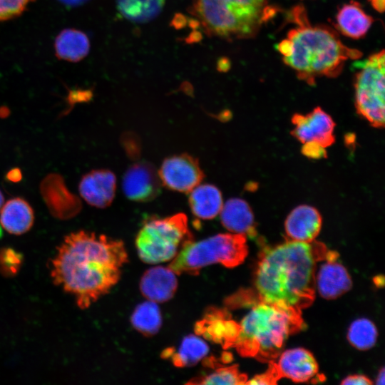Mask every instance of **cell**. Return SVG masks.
Returning <instances> with one entry per match:
<instances>
[{
    "label": "cell",
    "mask_w": 385,
    "mask_h": 385,
    "mask_svg": "<svg viewBox=\"0 0 385 385\" xmlns=\"http://www.w3.org/2000/svg\"><path fill=\"white\" fill-rule=\"evenodd\" d=\"M128 260L123 241L79 230L65 236L57 248L51 277L85 309L117 284Z\"/></svg>",
    "instance_id": "6da1fadb"
},
{
    "label": "cell",
    "mask_w": 385,
    "mask_h": 385,
    "mask_svg": "<svg viewBox=\"0 0 385 385\" xmlns=\"http://www.w3.org/2000/svg\"><path fill=\"white\" fill-rule=\"evenodd\" d=\"M328 250L324 244L287 240L264 249L255 273L260 301L298 311L315 296L317 264Z\"/></svg>",
    "instance_id": "7a4b0ae2"
},
{
    "label": "cell",
    "mask_w": 385,
    "mask_h": 385,
    "mask_svg": "<svg viewBox=\"0 0 385 385\" xmlns=\"http://www.w3.org/2000/svg\"><path fill=\"white\" fill-rule=\"evenodd\" d=\"M290 15L296 26L277 48L300 80L312 86L317 78L337 77L346 61L361 56L360 51L344 45L331 27L310 24L303 6L294 7Z\"/></svg>",
    "instance_id": "3957f363"
},
{
    "label": "cell",
    "mask_w": 385,
    "mask_h": 385,
    "mask_svg": "<svg viewBox=\"0 0 385 385\" xmlns=\"http://www.w3.org/2000/svg\"><path fill=\"white\" fill-rule=\"evenodd\" d=\"M301 311L260 301L244 316L234 344L240 354L259 360L278 356L287 339L302 326Z\"/></svg>",
    "instance_id": "277c9868"
},
{
    "label": "cell",
    "mask_w": 385,
    "mask_h": 385,
    "mask_svg": "<svg viewBox=\"0 0 385 385\" xmlns=\"http://www.w3.org/2000/svg\"><path fill=\"white\" fill-rule=\"evenodd\" d=\"M268 0H194L193 11L205 31L225 39L254 36L270 14Z\"/></svg>",
    "instance_id": "5b68a950"
},
{
    "label": "cell",
    "mask_w": 385,
    "mask_h": 385,
    "mask_svg": "<svg viewBox=\"0 0 385 385\" xmlns=\"http://www.w3.org/2000/svg\"><path fill=\"white\" fill-rule=\"evenodd\" d=\"M248 252L246 237L240 234H217L205 240L192 241L185 246L169 265L176 274L197 275L213 264L236 267L244 261Z\"/></svg>",
    "instance_id": "8992f818"
},
{
    "label": "cell",
    "mask_w": 385,
    "mask_h": 385,
    "mask_svg": "<svg viewBox=\"0 0 385 385\" xmlns=\"http://www.w3.org/2000/svg\"><path fill=\"white\" fill-rule=\"evenodd\" d=\"M192 241L187 216L177 213L146 220L136 236L135 247L143 262L158 264L173 259Z\"/></svg>",
    "instance_id": "52a82bcc"
},
{
    "label": "cell",
    "mask_w": 385,
    "mask_h": 385,
    "mask_svg": "<svg viewBox=\"0 0 385 385\" xmlns=\"http://www.w3.org/2000/svg\"><path fill=\"white\" fill-rule=\"evenodd\" d=\"M385 53L371 55L356 73L354 81L357 113L375 128L384 126Z\"/></svg>",
    "instance_id": "ba28073f"
},
{
    "label": "cell",
    "mask_w": 385,
    "mask_h": 385,
    "mask_svg": "<svg viewBox=\"0 0 385 385\" xmlns=\"http://www.w3.org/2000/svg\"><path fill=\"white\" fill-rule=\"evenodd\" d=\"M158 173L164 186L184 193H189L204 178L197 159L188 153L167 158Z\"/></svg>",
    "instance_id": "9c48e42d"
},
{
    "label": "cell",
    "mask_w": 385,
    "mask_h": 385,
    "mask_svg": "<svg viewBox=\"0 0 385 385\" xmlns=\"http://www.w3.org/2000/svg\"><path fill=\"white\" fill-rule=\"evenodd\" d=\"M292 123L294 125L292 135L303 144H314L326 148L334 142V122L319 107L307 115L294 114Z\"/></svg>",
    "instance_id": "30bf717a"
},
{
    "label": "cell",
    "mask_w": 385,
    "mask_h": 385,
    "mask_svg": "<svg viewBox=\"0 0 385 385\" xmlns=\"http://www.w3.org/2000/svg\"><path fill=\"white\" fill-rule=\"evenodd\" d=\"M196 335L202 337L224 349L233 346L240 332V324L225 309L208 307L194 327Z\"/></svg>",
    "instance_id": "8fae6325"
},
{
    "label": "cell",
    "mask_w": 385,
    "mask_h": 385,
    "mask_svg": "<svg viewBox=\"0 0 385 385\" xmlns=\"http://www.w3.org/2000/svg\"><path fill=\"white\" fill-rule=\"evenodd\" d=\"M161 181L155 167L140 161L128 168L123 177L125 195L130 200L145 202L155 199L161 191Z\"/></svg>",
    "instance_id": "7c38bea8"
},
{
    "label": "cell",
    "mask_w": 385,
    "mask_h": 385,
    "mask_svg": "<svg viewBox=\"0 0 385 385\" xmlns=\"http://www.w3.org/2000/svg\"><path fill=\"white\" fill-rule=\"evenodd\" d=\"M278 356L277 361L272 362L270 367L277 380L281 377L294 382H308L317 379L318 364L313 354L307 349L292 348Z\"/></svg>",
    "instance_id": "4fadbf2b"
},
{
    "label": "cell",
    "mask_w": 385,
    "mask_h": 385,
    "mask_svg": "<svg viewBox=\"0 0 385 385\" xmlns=\"http://www.w3.org/2000/svg\"><path fill=\"white\" fill-rule=\"evenodd\" d=\"M338 255L329 251L315 273V289L326 299H334L347 292L352 286L346 269L337 262Z\"/></svg>",
    "instance_id": "5bb4252c"
},
{
    "label": "cell",
    "mask_w": 385,
    "mask_h": 385,
    "mask_svg": "<svg viewBox=\"0 0 385 385\" xmlns=\"http://www.w3.org/2000/svg\"><path fill=\"white\" fill-rule=\"evenodd\" d=\"M115 189L116 178L106 169L90 171L82 177L78 185L83 199L97 208H106L112 203Z\"/></svg>",
    "instance_id": "9a60e30c"
},
{
    "label": "cell",
    "mask_w": 385,
    "mask_h": 385,
    "mask_svg": "<svg viewBox=\"0 0 385 385\" xmlns=\"http://www.w3.org/2000/svg\"><path fill=\"white\" fill-rule=\"evenodd\" d=\"M41 190L51 212L56 217L69 219L80 211V200L67 190L59 175H48L42 182Z\"/></svg>",
    "instance_id": "2e32d148"
},
{
    "label": "cell",
    "mask_w": 385,
    "mask_h": 385,
    "mask_svg": "<svg viewBox=\"0 0 385 385\" xmlns=\"http://www.w3.org/2000/svg\"><path fill=\"white\" fill-rule=\"evenodd\" d=\"M322 217L314 207L302 205L289 214L284 229L288 240L311 242L314 240L322 227Z\"/></svg>",
    "instance_id": "e0dca14e"
},
{
    "label": "cell",
    "mask_w": 385,
    "mask_h": 385,
    "mask_svg": "<svg viewBox=\"0 0 385 385\" xmlns=\"http://www.w3.org/2000/svg\"><path fill=\"white\" fill-rule=\"evenodd\" d=\"M175 274L169 267L155 266L149 268L141 277L140 292L147 299L156 303L170 300L178 287Z\"/></svg>",
    "instance_id": "ac0fdd59"
},
{
    "label": "cell",
    "mask_w": 385,
    "mask_h": 385,
    "mask_svg": "<svg viewBox=\"0 0 385 385\" xmlns=\"http://www.w3.org/2000/svg\"><path fill=\"white\" fill-rule=\"evenodd\" d=\"M222 225L230 232L254 237L256 235L254 215L250 205L240 198L229 199L220 211Z\"/></svg>",
    "instance_id": "d6986e66"
},
{
    "label": "cell",
    "mask_w": 385,
    "mask_h": 385,
    "mask_svg": "<svg viewBox=\"0 0 385 385\" xmlns=\"http://www.w3.org/2000/svg\"><path fill=\"white\" fill-rule=\"evenodd\" d=\"M34 222V210L21 197L10 199L0 210V224L10 234L20 235L26 233L31 228Z\"/></svg>",
    "instance_id": "ffe728a7"
},
{
    "label": "cell",
    "mask_w": 385,
    "mask_h": 385,
    "mask_svg": "<svg viewBox=\"0 0 385 385\" xmlns=\"http://www.w3.org/2000/svg\"><path fill=\"white\" fill-rule=\"evenodd\" d=\"M374 19L368 15L356 1L344 4L335 18V27L338 31L352 38L364 36L371 27Z\"/></svg>",
    "instance_id": "44dd1931"
},
{
    "label": "cell",
    "mask_w": 385,
    "mask_h": 385,
    "mask_svg": "<svg viewBox=\"0 0 385 385\" xmlns=\"http://www.w3.org/2000/svg\"><path fill=\"white\" fill-rule=\"evenodd\" d=\"M209 352V346L199 336L185 337L176 349L168 347L162 351L161 356L169 359L176 367H189L202 361Z\"/></svg>",
    "instance_id": "7402d4cb"
},
{
    "label": "cell",
    "mask_w": 385,
    "mask_h": 385,
    "mask_svg": "<svg viewBox=\"0 0 385 385\" xmlns=\"http://www.w3.org/2000/svg\"><path fill=\"white\" fill-rule=\"evenodd\" d=\"M224 359V355L221 359L214 356H205L202 360L204 368L212 369L210 373L200 374L190 379L186 384H244L247 381V376L240 372L237 365L228 366H223L220 362Z\"/></svg>",
    "instance_id": "603a6c76"
},
{
    "label": "cell",
    "mask_w": 385,
    "mask_h": 385,
    "mask_svg": "<svg viewBox=\"0 0 385 385\" xmlns=\"http://www.w3.org/2000/svg\"><path fill=\"white\" fill-rule=\"evenodd\" d=\"M188 202L192 213L201 220L213 219L223 205L221 192L210 184H199L192 189Z\"/></svg>",
    "instance_id": "cb8c5ba5"
},
{
    "label": "cell",
    "mask_w": 385,
    "mask_h": 385,
    "mask_svg": "<svg viewBox=\"0 0 385 385\" xmlns=\"http://www.w3.org/2000/svg\"><path fill=\"white\" fill-rule=\"evenodd\" d=\"M54 47L58 58L77 62L88 55L90 42L83 32L73 29H67L57 36Z\"/></svg>",
    "instance_id": "d4e9b609"
},
{
    "label": "cell",
    "mask_w": 385,
    "mask_h": 385,
    "mask_svg": "<svg viewBox=\"0 0 385 385\" xmlns=\"http://www.w3.org/2000/svg\"><path fill=\"white\" fill-rule=\"evenodd\" d=\"M165 0H116L117 8L126 19L145 23L155 19L163 10Z\"/></svg>",
    "instance_id": "484cf974"
},
{
    "label": "cell",
    "mask_w": 385,
    "mask_h": 385,
    "mask_svg": "<svg viewBox=\"0 0 385 385\" xmlns=\"http://www.w3.org/2000/svg\"><path fill=\"white\" fill-rule=\"evenodd\" d=\"M130 322L140 334L146 337L153 336L158 333L162 325L160 309L155 302H143L135 308Z\"/></svg>",
    "instance_id": "4316f807"
},
{
    "label": "cell",
    "mask_w": 385,
    "mask_h": 385,
    "mask_svg": "<svg viewBox=\"0 0 385 385\" xmlns=\"http://www.w3.org/2000/svg\"><path fill=\"white\" fill-rule=\"evenodd\" d=\"M347 339L354 348L365 351L372 348L377 340L376 325L370 319L362 317L353 321L347 331Z\"/></svg>",
    "instance_id": "83f0119b"
},
{
    "label": "cell",
    "mask_w": 385,
    "mask_h": 385,
    "mask_svg": "<svg viewBox=\"0 0 385 385\" xmlns=\"http://www.w3.org/2000/svg\"><path fill=\"white\" fill-rule=\"evenodd\" d=\"M21 257L11 248L0 250V272L4 276H13L20 269Z\"/></svg>",
    "instance_id": "f1b7e54d"
},
{
    "label": "cell",
    "mask_w": 385,
    "mask_h": 385,
    "mask_svg": "<svg viewBox=\"0 0 385 385\" xmlns=\"http://www.w3.org/2000/svg\"><path fill=\"white\" fill-rule=\"evenodd\" d=\"M32 0H0V21L20 15Z\"/></svg>",
    "instance_id": "f546056e"
},
{
    "label": "cell",
    "mask_w": 385,
    "mask_h": 385,
    "mask_svg": "<svg viewBox=\"0 0 385 385\" xmlns=\"http://www.w3.org/2000/svg\"><path fill=\"white\" fill-rule=\"evenodd\" d=\"M277 379L274 376L273 371L270 368V370L266 373L255 376L250 381H247L245 384H275Z\"/></svg>",
    "instance_id": "4dcf8cb0"
},
{
    "label": "cell",
    "mask_w": 385,
    "mask_h": 385,
    "mask_svg": "<svg viewBox=\"0 0 385 385\" xmlns=\"http://www.w3.org/2000/svg\"><path fill=\"white\" fill-rule=\"evenodd\" d=\"M324 149L319 145L314 144H304L302 153L307 157L319 158L326 156Z\"/></svg>",
    "instance_id": "1f68e13d"
},
{
    "label": "cell",
    "mask_w": 385,
    "mask_h": 385,
    "mask_svg": "<svg viewBox=\"0 0 385 385\" xmlns=\"http://www.w3.org/2000/svg\"><path fill=\"white\" fill-rule=\"evenodd\" d=\"M341 384L345 385H369L372 384V381L364 375L354 374L344 378Z\"/></svg>",
    "instance_id": "d6a6232c"
},
{
    "label": "cell",
    "mask_w": 385,
    "mask_h": 385,
    "mask_svg": "<svg viewBox=\"0 0 385 385\" xmlns=\"http://www.w3.org/2000/svg\"><path fill=\"white\" fill-rule=\"evenodd\" d=\"M7 178L12 182H18L21 178V173L19 169H13L7 174Z\"/></svg>",
    "instance_id": "836d02e7"
},
{
    "label": "cell",
    "mask_w": 385,
    "mask_h": 385,
    "mask_svg": "<svg viewBox=\"0 0 385 385\" xmlns=\"http://www.w3.org/2000/svg\"><path fill=\"white\" fill-rule=\"evenodd\" d=\"M374 9L379 12H383L384 10V0H369Z\"/></svg>",
    "instance_id": "e575fe53"
},
{
    "label": "cell",
    "mask_w": 385,
    "mask_h": 385,
    "mask_svg": "<svg viewBox=\"0 0 385 385\" xmlns=\"http://www.w3.org/2000/svg\"><path fill=\"white\" fill-rule=\"evenodd\" d=\"M68 6H77L86 2L88 0H58Z\"/></svg>",
    "instance_id": "d590c367"
},
{
    "label": "cell",
    "mask_w": 385,
    "mask_h": 385,
    "mask_svg": "<svg viewBox=\"0 0 385 385\" xmlns=\"http://www.w3.org/2000/svg\"><path fill=\"white\" fill-rule=\"evenodd\" d=\"M384 368L383 367L379 372L377 376H376V384H384V379H385V377H384Z\"/></svg>",
    "instance_id": "8d00e7d4"
},
{
    "label": "cell",
    "mask_w": 385,
    "mask_h": 385,
    "mask_svg": "<svg viewBox=\"0 0 385 385\" xmlns=\"http://www.w3.org/2000/svg\"><path fill=\"white\" fill-rule=\"evenodd\" d=\"M4 195L1 192V191L0 190V210L2 207V205H4Z\"/></svg>",
    "instance_id": "74e56055"
}]
</instances>
